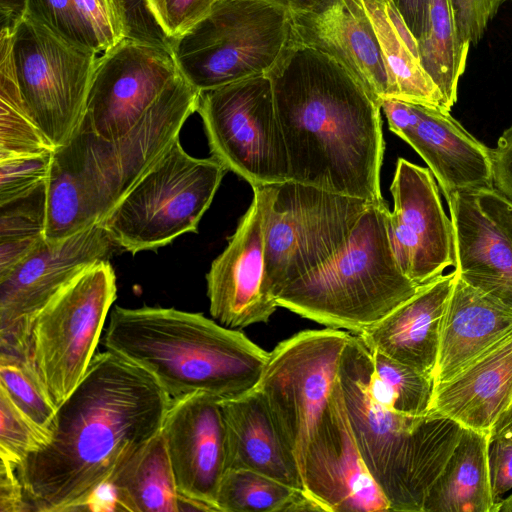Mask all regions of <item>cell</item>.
Masks as SVG:
<instances>
[{"label": "cell", "mask_w": 512, "mask_h": 512, "mask_svg": "<svg viewBox=\"0 0 512 512\" xmlns=\"http://www.w3.org/2000/svg\"><path fill=\"white\" fill-rule=\"evenodd\" d=\"M171 397L144 369L106 350L58 406L51 437L16 468L29 511L80 510L155 436Z\"/></svg>", "instance_id": "cell-1"}, {"label": "cell", "mask_w": 512, "mask_h": 512, "mask_svg": "<svg viewBox=\"0 0 512 512\" xmlns=\"http://www.w3.org/2000/svg\"><path fill=\"white\" fill-rule=\"evenodd\" d=\"M267 75L290 180L372 202L383 200L381 100L334 58L292 37Z\"/></svg>", "instance_id": "cell-2"}, {"label": "cell", "mask_w": 512, "mask_h": 512, "mask_svg": "<svg viewBox=\"0 0 512 512\" xmlns=\"http://www.w3.org/2000/svg\"><path fill=\"white\" fill-rule=\"evenodd\" d=\"M200 93L179 73L126 134L104 139L78 126L54 151L46 184V240L55 242L101 222L179 138L197 112Z\"/></svg>", "instance_id": "cell-3"}, {"label": "cell", "mask_w": 512, "mask_h": 512, "mask_svg": "<svg viewBox=\"0 0 512 512\" xmlns=\"http://www.w3.org/2000/svg\"><path fill=\"white\" fill-rule=\"evenodd\" d=\"M104 346L147 371L171 398L240 396L257 386L269 358L237 329L163 307L115 306Z\"/></svg>", "instance_id": "cell-4"}, {"label": "cell", "mask_w": 512, "mask_h": 512, "mask_svg": "<svg viewBox=\"0 0 512 512\" xmlns=\"http://www.w3.org/2000/svg\"><path fill=\"white\" fill-rule=\"evenodd\" d=\"M371 369L370 350L352 334L342 354L339 382L359 450L389 511L423 512L463 427L430 412L412 416L389 409L369 389Z\"/></svg>", "instance_id": "cell-5"}, {"label": "cell", "mask_w": 512, "mask_h": 512, "mask_svg": "<svg viewBox=\"0 0 512 512\" xmlns=\"http://www.w3.org/2000/svg\"><path fill=\"white\" fill-rule=\"evenodd\" d=\"M386 201L373 202L326 264L285 287L278 307L329 328L359 334L410 298L418 285L401 271L388 232Z\"/></svg>", "instance_id": "cell-6"}, {"label": "cell", "mask_w": 512, "mask_h": 512, "mask_svg": "<svg viewBox=\"0 0 512 512\" xmlns=\"http://www.w3.org/2000/svg\"><path fill=\"white\" fill-rule=\"evenodd\" d=\"M292 35L288 6L275 0H218L170 41L180 74L200 92L266 75Z\"/></svg>", "instance_id": "cell-7"}, {"label": "cell", "mask_w": 512, "mask_h": 512, "mask_svg": "<svg viewBox=\"0 0 512 512\" xmlns=\"http://www.w3.org/2000/svg\"><path fill=\"white\" fill-rule=\"evenodd\" d=\"M227 171L213 156L189 155L177 138L101 223L132 254L165 246L198 231Z\"/></svg>", "instance_id": "cell-8"}, {"label": "cell", "mask_w": 512, "mask_h": 512, "mask_svg": "<svg viewBox=\"0 0 512 512\" xmlns=\"http://www.w3.org/2000/svg\"><path fill=\"white\" fill-rule=\"evenodd\" d=\"M372 203L291 180L271 185L264 215L267 293L275 300L326 264Z\"/></svg>", "instance_id": "cell-9"}, {"label": "cell", "mask_w": 512, "mask_h": 512, "mask_svg": "<svg viewBox=\"0 0 512 512\" xmlns=\"http://www.w3.org/2000/svg\"><path fill=\"white\" fill-rule=\"evenodd\" d=\"M10 50L25 111L55 149L64 146L82 120L98 53L25 15L11 29Z\"/></svg>", "instance_id": "cell-10"}, {"label": "cell", "mask_w": 512, "mask_h": 512, "mask_svg": "<svg viewBox=\"0 0 512 512\" xmlns=\"http://www.w3.org/2000/svg\"><path fill=\"white\" fill-rule=\"evenodd\" d=\"M109 261L79 273L36 316L30 336L31 361L58 407L84 377L116 299Z\"/></svg>", "instance_id": "cell-11"}, {"label": "cell", "mask_w": 512, "mask_h": 512, "mask_svg": "<svg viewBox=\"0 0 512 512\" xmlns=\"http://www.w3.org/2000/svg\"><path fill=\"white\" fill-rule=\"evenodd\" d=\"M211 154L251 187L290 181L289 158L269 76L259 75L200 93Z\"/></svg>", "instance_id": "cell-12"}, {"label": "cell", "mask_w": 512, "mask_h": 512, "mask_svg": "<svg viewBox=\"0 0 512 512\" xmlns=\"http://www.w3.org/2000/svg\"><path fill=\"white\" fill-rule=\"evenodd\" d=\"M351 335L329 327L292 335L269 352L255 387L264 396L299 467L338 382L342 354Z\"/></svg>", "instance_id": "cell-13"}, {"label": "cell", "mask_w": 512, "mask_h": 512, "mask_svg": "<svg viewBox=\"0 0 512 512\" xmlns=\"http://www.w3.org/2000/svg\"><path fill=\"white\" fill-rule=\"evenodd\" d=\"M116 243L101 222L64 239L45 240L0 276V354L30 357L38 313L87 267L109 261Z\"/></svg>", "instance_id": "cell-14"}, {"label": "cell", "mask_w": 512, "mask_h": 512, "mask_svg": "<svg viewBox=\"0 0 512 512\" xmlns=\"http://www.w3.org/2000/svg\"><path fill=\"white\" fill-rule=\"evenodd\" d=\"M179 73L169 47L124 38L98 57L78 126L104 139L126 134Z\"/></svg>", "instance_id": "cell-15"}, {"label": "cell", "mask_w": 512, "mask_h": 512, "mask_svg": "<svg viewBox=\"0 0 512 512\" xmlns=\"http://www.w3.org/2000/svg\"><path fill=\"white\" fill-rule=\"evenodd\" d=\"M303 490L327 512H384L389 502L356 442L338 382L300 465Z\"/></svg>", "instance_id": "cell-16"}, {"label": "cell", "mask_w": 512, "mask_h": 512, "mask_svg": "<svg viewBox=\"0 0 512 512\" xmlns=\"http://www.w3.org/2000/svg\"><path fill=\"white\" fill-rule=\"evenodd\" d=\"M390 191L391 247L401 271L420 286L454 265L452 222L429 168L398 158Z\"/></svg>", "instance_id": "cell-17"}, {"label": "cell", "mask_w": 512, "mask_h": 512, "mask_svg": "<svg viewBox=\"0 0 512 512\" xmlns=\"http://www.w3.org/2000/svg\"><path fill=\"white\" fill-rule=\"evenodd\" d=\"M389 129L426 162L443 195L493 189L491 148L470 134L450 111L397 99H382Z\"/></svg>", "instance_id": "cell-18"}, {"label": "cell", "mask_w": 512, "mask_h": 512, "mask_svg": "<svg viewBox=\"0 0 512 512\" xmlns=\"http://www.w3.org/2000/svg\"><path fill=\"white\" fill-rule=\"evenodd\" d=\"M270 188L253 187L249 208L206 274L210 314L228 328L266 323L278 308L265 288L264 215Z\"/></svg>", "instance_id": "cell-19"}, {"label": "cell", "mask_w": 512, "mask_h": 512, "mask_svg": "<svg viewBox=\"0 0 512 512\" xmlns=\"http://www.w3.org/2000/svg\"><path fill=\"white\" fill-rule=\"evenodd\" d=\"M161 432L177 489L203 511H218L227 471V430L220 399L206 393L171 398Z\"/></svg>", "instance_id": "cell-20"}, {"label": "cell", "mask_w": 512, "mask_h": 512, "mask_svg": "<svg viewBox=\"0 0 512 512\" xmlns=\"http://www.w3.org/2000/svg\"><path fill=\"white\" fill-rule=\"evenodd\" d=\"M289 9L294 40L334 58L380 100L389 97L386 65L362 0H311Z\"/></svg>", "instance_id": "cell-21"}, {"label": "cell", "mask_w": 512, "mask_h": 512, "mask_svg": "<svg viewBox=\"0 0 512 512\" xmlns=\"http://www.w3.org/2000/svg\"><path fill=\"white\" fill-rule=\"evenodd\" d=\"M457 274H441L420 285L390 313L356 334L379 352L434 379L442 323Z\"/></svg>", "instance_id": "cell-22"}, {"label": "cell", "mask_w": 512, "mask_h": 512, "mask_svg": "<svg viewBox=\"0 0 512 512\" xmlns=\"http://www.w3.org/2000/svg\"><path fill=\"white\" fill-rule=\"evenodd\" d=\"M445 198L457 276L512 309V245L481 210L474 193L454 191Z\"/></svg>", "instance_id": "cell-23"}, {"label": "cell", "mask_w": 512, "mask_h": 512, "mask_svg": "<svg viewBox=\"0 0 512 512\" xmlns=\"http://www.w3.org/2000/svg\"><path fill=\"white\" fill-rule=\"evenodd\" d=\"M512 406V335L451 379L434 385L430 413L491 433Z\"/></svg>", "instance_id": "cell-24"}, {"label": "cell", "mask_w": 512, "mask_h": 512, "mask_svg": "<svg viewBox=\"0 0 512 512\" xmlns=\"http://www.w3.org/2000/svg\"><path fill=\"white\" fill-rule=\"evenodd\" d=\"M227 430V470H253L303 490L298 460L262 393L220 400Z\"/></svg>", "instance_id": "cell-25"}, {"label": "cell", "mask_w": 512, "mask_h": 512, "mask_svg": "<svg viewBox=\"0 0 512 512\" xmlns=\"http://www.w3.org/2000/svg\"><path fill=\"white\" fill-rule=\"evenodd\" d=\"M512 335V309L458 276L444 315L434 385L445 382Z\"/></svg>", "instance_id": "cell-26"}, {"label": "cell", "mask_w": 512, "mask_h": 512, "mask_svg": "<svg viewBox=\"0 0 512 512\" xmlns=\"http://www.w3.org/2000/svg\"><path fill=\"white\" fill-rule=\"evenodd\" d=\"M106 487L117 510L179 512L203 509L179 493L161 430L138 448Z\"/></svg>", "instance_id": "cell-27"}, {"label": "cell", "mask_w": 512, "mask_h": 512, "mask_svg": "<svg viewBox=\"0 0 512 512\" xmlns=\"http://www.w3.org/2000/svg\"><path fill=\"white\" fill-rule=\"evenodd\" d=\"M490 435L463 428L444 469L430 488L423 512H493Z\"/></svg>", "instance_id": "cell-28"}, {"label": "cell", "mask_w": 512, "mask_h": 512, "mask_svg": "<svg viewBox=\"0 0 512 512\" xmlns=\"http://www.w3.org/2000/svg\"><path fill=\"white\" fill-rule=\"evenodd\" d=\"M375 28L389 77V97L447 110L420 64L417 40L391 0H362Z\"/></svg>", "instance_id": "cell-29"}, {"label": "cell", "mask_w": 512, "mask_h": 512, "mask_svg": "<svg viewBox=\"0 0 512 512\" xmlns=\"http://www.w3.org/2000/svg\"><path fill=\"white\" fill-rule=\"evenodd\" d=\"M420 64L441 92L450 111L457 101L469 46L457 34L449 0H430L428 27L417 40Z\"/></svg>", "instance_id": "cell-30"}, {"label": "cell", "mask_w": 512, "mask_h": 512, "mask_svg": "<svg viewBox=\"0 0 512 512\" xmlns=\"http://www.w3.org/2000/svg\"><path fill=\"white\" fill-rule=\"evenodd\" d=\"M219 512L323 511L304 490L248 469H228L216 499Z\"/></svg>", "instance_id": "cell-31"}, {"label": "cell", "mask_w": 512, "mask_h": 512, "mask_svg": "<svg viewBox=\"0 0 512 512\" xmlns=\"http://www.w3.org/2000/svg\"><path fill=\"white\" fill-rule=\"evenodd\" d=\"M46 184L0 204V276L46 240Z\"/></svg>", "instance_id": "cell-32"}, {"label": "cell", "mask_w": 512, "mask_h": 512, "mask_svg": "<svg viewBox=\"0 0 512 512\" xmlns=\"http://www.w3.org/2000/svg\"><path fill=\"white\" fill-rule=\"evenodd\" d=\"M370 352L368 384L372 395L393 411L412 416L428 414L434 379L379 352Z\"/></svg>", "instance_id": "cell-33"}, {"label": "cell", "mask_w": 512, "mask_h": 512, "mask_svg": "<svg viewBox=\"0 0 512 512\" xmlns=\"http://www.w3.org/2000/svg\"><path fill=\"white\" fill-rule=\"evenodd\" d=\"M0 386L34 422L50 430L57 406L40 379L31 358L0 354Z\"/></svg>", "instance_id": "cell-34"}, {"label": "cell", "mask_w": 512, "mask_h": 512, "mask_svg": "<svg viewBox=\"0 0 512 512\" xmlns=\"http://www.w3.org/2000/svg\"><path fill=\"white\" fill-rule=\"evenodd\" d=\"M51 431L28 417L0 386V460L15 468L32 452L45 446Z\"/></svg>", "instance_id": "cell-35"}, {"label": "cell", "mask_w": 512, "mask_h": 512, "mask_svg": "<svg viewBox=\"0 0 512 512\" xmlns=\"http://www.w3.org/2000/svg\"><path fill=\"white\" fill-rule=\"evenodd\" d=\"M23 15L75 45L97 53L103 52L95 33L82 16L76 0H25Z\"/></svg>", "instance_id": "cell-36"}, {"label": "cell", "mask_w": 512, "mask_h": 512, "mask_svg": "<svg viewBox=\"0 0 512 512\" xmlns=\"http://www.w3.org/2000/svg\"><path fill=\"white\" fill-rule=\"evenodd\" d=\"M51 150L55 147L28 116L21 100L0 97V157Z\"/></svg>", "instance_id": "cell-37"}, {"label": "cell", "mask_w": 512, "mask_h": 512, "mask_svg": "<svg viewBox=\"0 0 512 512\" xmlns=\"http://www.w3.org/2000/svg\"><path fill=\"white\" fill-rule=\"evenodd\" d=\"M54 151L0 157V204L23 197L46 184Z\"/></svg>", "instance_id": "cell-38"}, {"label": "cell", "mask_w": 512, "mask_h": 512, "mask_svg": "<svg viewBox=\"0 0 512 512\" xmlns=\"http://www.w3.org/2000/svg\"><path fill=\"white\" fill-rule=\"evenodd\" d=\"M218 0H145L146 6L169 42L205 18Z\"/></svg>", "instance_id": "cell-39"}, {"label": "cell", "mask_w": 512, "mask_h": 512, "mask_svg": "<svg viewBox=\"0 0 512 512\" xmlns=\"http://www.w3.org/2000/svg\"><path fill=\"white\" fill-rule=\"evenodd\" d=\"M507 0H449L460 41L469 46L483 37L491 19Z\"/></svg>", "instance_id": "cell-40"}, {"label": "cell", "mask_w": 512, "mask_h": 512, "mask_svg": "<svg viewBox=\"0 0 512 512\" xmlns=\"http://www.w3.org/2000/svg\"><path fill=\"white\" fill-rule=\"evenodd\" d=\"M125 38L169 47L170 42L150 14L145 0H109Z\"/></svg>", "instance_id": "cell-41"}, {"label": "cell", "mask_w": 512, "mask_h": 512, "mask_svg": "<svg viewBox=\"0 0 512 512\" xmlns=\"http://www.w3.org/2000/svg\"><path fill=\"white\" fill-rule=\"evenodd\" d=\"M85 21L104 51L125 38L123 28L109 0H76Z\"/></svg>", "instance_id": "cell-42"}, {"label": "cell", "mask_w": 512, "mask_h": 512, "mask_svg": "<svg viewBox=\"0 0 512 512\" xmlns=\"http://www.w3.org/2000/svg\"><path fill=\"white\" fill-rule=\"evenodd\" d=\"M489 469L492 492L497 502L512 490V433L490 438Z\"/></svg>", "instance_id": "cell-43"}, {"label": "cell", "mask_w": 512, "mask_h": 512, "mask_svg": "<svg viewBox=\"0 0 512 512\" xmlns=\"http://www.w3.org/2000/svg\"><path fill=\"white\" fill-rule=\"evenodd\" d=\"M494 188L512 201V125L491 149Z\"/></svg>", "instance_id": "cell-44"}, {"label": "cell", "mask_w": 512, "mask_h": 512, "mask_svg": "<svg viewBox=\"0 0 512 512\" xmlns=\"http://www.w3.org/2000/svg\"><path fill=\"white\" fill-rule=\"evenodd\" d=\"M474 194L481 210L512 245V201L495 188L481 190Z\"/></svg>", "instance_id": "cell-45"}, {"label": "cell", "mask_w": 512, "mask_h": 512, "mask_svg": "<svg viewBox=\"0 0 512 512\" xmlns=\"http://www.w3.org/2000/svg\"><path fill=\"white\" fill-rule=\"evenodd\" d=\"M1 461V460H0ZM29 511L16 468L1 461L0 464V512Z\"/></svg>", "instance_id": "cell-46"}, {"label": "cell", "mask_w": 512, "mask_h": 512, "mask_svg": "<svg viewBox=\"0 0 512 512\" xmlns=\"http://www.w3.org/2000/svg\"><path fill=\"white\" fill-rule=\"evenodd\" d=\"M416 40L426 32L430 0H391Z\"/></svg>", "instance_id": "cell-47"}, {"label": "cell", "mask_w": 512, "mask_h": 512, "mask_svg": "<svg viewBox=\"0 0 512 512\" xmlns=\"http://www.w3.org/2000/svg\"><path fill=\"white\" fill-rule=\"evenodd\" d=\"M25 0H0L1 27L13 28L23 17Z\"/></svg>", "instance_id": "cell-48"}, {"label": "cell", "mask_w": 512, "mask_h": 512, "mask_svg": "<svg viewBox=\"0 0 512 512\" xmlns=\"http://www.w3.org/2000/svg\"><path fill=\"white\" fill-rule=\"evenodd\" d=\"M493 512H512V494L497 501Z\"/></svg>", "instance_id": "cell-49"}, {"label": "cell", "mask_w": 512, "mask_h": 512, "mask_svg": "<svg viewBox=\"0 0 512 512\" xmlns=\"http://www.w3.org/2000/svg\"><path fill=\"white\" fill-rule=\"evenodd\" d=\"M512 419V406L510 409L499 419L497 424L495 425L491 435L495 433L497 430H499L502 426H504L507 422H509ZM491 437V436H490Z\"/></svg>", "instance_id": "cell-50"}, {"label": "cell", "mask_w": 512, "mask_h": 512, "mask_svg": "<svg viewBox=\"0 0 512 512\" xmlns=\"http://www.w3.org/2000/svg\"><path fill=\"white\" fill-rule=\"evenodd\" d=\"M504 433H512V419L509 422H507L504 426H502L499 430H497L495 433H493L491 437Z\"/></svg>", "instance_id": "cell-51"}, {"label": "cell", "mask_w": 512, "mask_h": 512, "mask_svg": "<svg viewBox=\"0 0 512 512\" xmlns=\"http://www.w3.org/2000/svg\"><path fill=\"white\" fill-rule=\"evenodd\" d=\"M311 0H291V3L289 5V8L297 7L300 5H303Z\"/></svg>", "instance_id": "cell-52"}, {"label": "cell", "mask_w": 512, "mask_h": 512, "mask_svg": "<svg viewBox=\"0 0 512 512\" xmlns=\"http://www.w3.org/2000/svg\"><path fill=\"white\" fill-rule=\"evenodd\" d=\"M289 7L291 0H275Z\"/></svg>", "instance_id": "cell-53"}]
</instances>
